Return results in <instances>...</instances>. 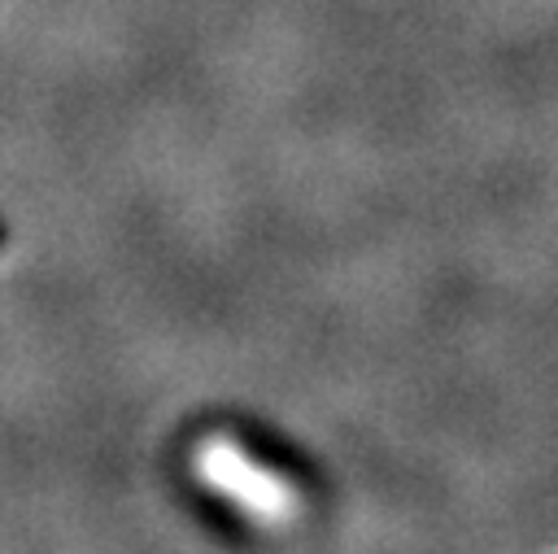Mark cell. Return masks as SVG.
Here are the masks:
<instances>
[{
  "instance_id": "2",
  "label": "cell",
  "mask_w": 558,
  "mask_h": 554,
  "mask_svg": "<svg viewBox=\"0 0 558 554\" xmlns=\"http://www.w3.org/2000/svg\"><path fill=\"white\" fill-rule=\"evenodd\" d=\"M231 441L240 445V454H248L262 471L279 475L288 489H310V484L318 480V467H314L288 436H279L275 427H266V423H257V419H235V423H231Z\"/></svg>"
},
{
  "instance_id": "3",
  "label": "cell",
  "mask_w": 558,
  "mask_h": 554,
  "mask_svg": "<svg viewBox=\"0 0 558 554\" xmlns=\"http://www.w3.org/2000/svg\"><path fill=\"white\" fill-rule=\"evenodd\" d=\"M4 236H9V227H4V222H0V249H4Z\"/></svg>"
},
{
  "instance_id": "1",
  "label": "cell",
  "mask_w": 558,
  "mask_h": 554,
  "mask_svg": "<svg viewBox=\"0 0 558 554\" xmlns=\"http://www.w3.org/2000/svg\"><path fill=\"white\" fill-rule=\"evenodd\" d=\"M201 467H205L227 493L244 497V502L257 506V510H283V506H288V484H283L279 475L262 471L248 454H240L235 441H227V445H205Z\"/></svg>"
}]
</instances>
